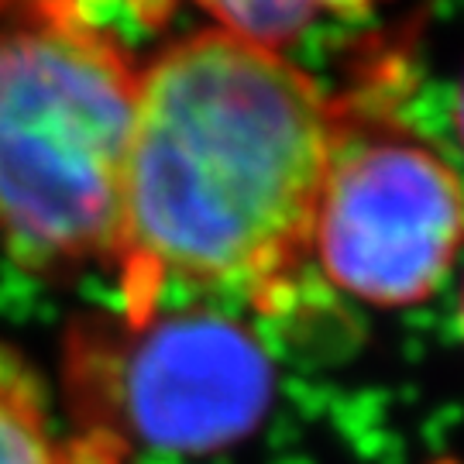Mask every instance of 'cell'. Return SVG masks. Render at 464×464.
Here are the masks:
<instances>
[{"label":"cell","mask_w":464,"mask_h":464,"mask_svg":"<svg viewBox=\"0 0 464 464\" xmlns=\"http://www.w3.org/2000/svg\"><path fill=\"white\" fill-rule=\"evenodd\" d=\"M337 107L282 52L197 28L138 69L114 276L121 320L172 282L276 293L310 255Z\"/></svg>","instance_id":"cell-1"},{"label":"cell","mask_w":464,"mask_h":464,"mask_svg":"<svg viewBox=\"0 0 464 464\" xmlns=\"http://www.w3.org/2000/svg\"><path fill=\"white\" fill-rule=\"evenodd\" d=\"M138 69L93 0H0V251L17 268L114 266Z\"/></svg>","instance_id":"cell-2"},{"label":"cell","mask_w":464,"mask_h":464,"mask_svg":"<svg viewBox=\"0 0 464 464\" xmlns=\"http://www.w3.org/2000/svg\"><path fill=\"white\" fill-rule=\"evenodd\" d=\"M66 385L80 433L203 458L245 440L266 420L276 389L262 341L231 316L183 310L121 327L80 324L66 348Z\"/></svg>","instance_id":"cell-3"},{"label":"cell","mask_w":464,"mask_h":464,"mask_svg":"<svg viewBox=\"0 0 464 464\" xmlns=\"http://www.w3.org/2000/svg\"><path fill=\"white\" fill-rule=\"evenodd\" d=\"M464 245V186L402 131L351 138L337 114L310 224L324 276L372 306H413L448 279Z\"/></svg>","instance_id":"cell-4"},{"label":"cell","mask_w":464,"mask_h":464,"mask_svg":"<svg viewBox=\"0 0 464 464\" xmlns=\"http://www.w3.org/2000/svg\"><path fill=\"white\" fill-rule=\"evenodd\" d=\"M114 450L66 430L38 368L0 341V464H107Z\"/></svg>","instance_id":"cell-5"},{"label":"cell","mask_w":464,"mask_h":464,"mask_svg":"<svg viewBox=\"0 0 464 464\" xmlns=\"http://www.w3.org/2000/svg\"><path fill=\"white\" fill-rule=\"evenodd\" d=\"M214 28L282 52L306 34L320 17H354L382 0H193Z\"/></svg>","instance_id":"cell-6"},{"label":"cell","mask_w":464,"mask_h":464,"mask_svg":"<svg viewBox=\"0 0 464 464\" xmlns=\"http://www.w3.org/2000/svg\"><path fill=\"white\" fill-rule=\"evenodd\" d=\"M454 128H458V138H461V149H464V83L458 90V107H454Z\"/></svg>","instance_id":"cell-7"},{"label":"cell","mask_w":464,"mask_h":464,"mask_svg":"<svg viewBox=\"0 0 464 464\" xmlns=\"http://www.w3.org/2000/svg\"><path fill=\"white\" fill-rule=\"evenodd\" d=\"M461 327H464V293H461Z\"/></svg>","instance_id":"cell-8"}]
</instances>
